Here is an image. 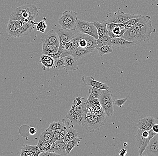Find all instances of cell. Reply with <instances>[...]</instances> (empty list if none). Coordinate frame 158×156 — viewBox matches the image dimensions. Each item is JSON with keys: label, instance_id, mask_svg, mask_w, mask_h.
I'll use <instances>...</instances> for the list:
<instances>
[{"label": "cell", "instance_id": "6da1fadb", "mask_svg": "<svg viewBox=\"0 0 158 156\" xmlns=\"http://www.w3.org/2000/svg\"><path fill=\"white\" fill-rule=\"evenodd\" d=\"M38 11L36 6L31 4H26L16 8L12 12L10 20H23L36 24L35 19L38 15Z\"/></svg>", "mask_w": 158, "mask_h": 156}, {"label": "cell", "instance_id": "7a4b0ae2", "mask_svg": "<svg viewBox=\"0 0 158 156\" xmlns=\"http://www.w3.org/2000/svg\"><path fill=\"white\" fill-rule=\"evenodd\" d=\"M82 98L77 97L73 101L71 109L66 116L74 124L81 125L87 114V104L81 101Z\"/></svg>", "mask_w": 158, "mask_h": 156}, {"label": "cell", "instance_id": "3957f363", "mask_svg": "<svg viewBox=\"0 0 158 156\" xmlns=\"http://www.w3.org/2000/svg\"><path fill=\"white\" fill-rule=\"evenodd\" d=\"M132 27L145 42H149L152 33L156 32L152 25L151 17L148 15H141L139 22Z\"/></svg>", "mask_w": 158, "mask_h": 156}, {"label": "cell", "instance_id": "277c9868", "mask_svg": "<svg viewBox=\"0 0 158 156\" xmlns=\"http://www.w3.org/2000/svg\"><path fill=\"white\" fill-rule=\"evenodd\" d=\"M100 104L104 111L105 114L111 117L114 114V95L111 91L102 90L98 98Z\"/></svg>", "mask_w": 158, "mask_h": 156}, {"label": "cell", "instance_id": "5b68a950", "mask_svg": "<svg viewBox=\"0 0 158 156\" xmlns=\"http://www.w3.org/2000/svg\"><path fill=\"white\" fill-rule=\"evenodd\" d=\"M106 118L104 116H98L94 114H87L81 125L90 132L99 131L102 126L104 125Z\"/></svg>", "mask_w": 158, "mask_h": 156}, {"label": "cell", "instance_id": "8992f818", "mask_svg": "<svg viewBox=\"0 0 158 156\" xmlns=\"http://www.w3.org/2000/svg\"><path fill=\"white\" fill-rule=\"evenodd\" d=\"M78 13L76 11H65L59 19L58 23L62 29L76 30V23L77 20Z\"/></svg>", "mask_w": 158, "mask_h": 156}, {"label": "cell", "instance_id": "52a82bcc", "mask_svg": "<svg viewBox=\"0 0 158 156\" xmlns=\"http://www.w3.org/2000/svg\"><path fill=\"white\" fill-rule=\"evenodd\" d=\"M107 20H106V23H113L117 24H122L129 19L136 18H139L141 15L130 14H126L123 12L117 11L114 13H109L106 15Z\"/></svg>", "mask_w": 158, "mask_h": 156}, {"label": "cell", "instance_id": "ba28073f", "mask_svg": "<svg viewBox=\"0 0 158 156\" xmlns=\"http://www.w3.org/2000/svg\"><path fill=\"white\" fill-rule=\"evenodd\" d=\"M76 30L93 36L96 40L98 39L97 29L93 23L78 19L76 23Z\"/></svg>", "mask_w": 158, "mask_h": 156}, {"label": "cell", "instance_id": "9c48e42d", "mask_svg": "<svg viewBox=\"0 0 158 156\" xmlns=\"http://www.w3.org/2000/svg\"><path fill=\"white\" fill-rule=\"evenodd\" d=\"M142 131L143 130L138 129V133L136 136V143L139 149L138 154L139 156L143 155V152L145 151L147 146L149 145L150 140L156 134L151 129L149 131V137L148 138H145L142 136Z\"/></svg>", "mask_w": 158, "mask_h": 156}, {"label": "cell", "instance_id": "30bf717a", "mask_svg": "<svg viewBox=\"0 0 158 156\" xmlns=\"http://www.w3.org/2000/svg\"><path fill=\"white\" fill-rule=\"evenodd\" d=\"M107 35L113 38L123 37L126 29L123 27L122 24H117L113 23H109L106 24Z\"/></svg>", "mask_w": 158, "mask_h": 156}, {"label": "cell", "instance_id": "8fae6325", "mask_svg": "<svg viewBox=\"0 0 158 156\" xmlns=\"http://www.w3.org/2000/svg\"><path fill=\"white\" fill-rule=\"evenodd\" d=\"M79 32L77 30L69 29H60L58 30L57 34L59 37V46H61L69 40L76 37L78 34Z\"/></svg>", "mask_w": 158, "mask_h": 156}, {"label": "cell", "instance_id": "7c38bea8", "mask_svg": "<svg viewBox=\"0 0 158 156\" xmlns=\"http://www.w3.org/2000/svg\"><path fill=\"white\" fill-rule=\"evenodd\" d=\"M82 81L86 86H89L101 90H109L110 89L109 87L106 85V83L95 80L93 77L83 76L82 77Z\"/></svg>", "mask_w": 158, "mask_h": 156}, {"label": "cell", "instance_id": "4fadbf2b", "mask_svg": "<svg viewBox=\"0 0 158 156\" xmlns=\"http://www.w3.org/2000/svg\"><path fill=\"white\" fill-rule=\"evenodd\" d=\"M21 27L20 21L10 20L7 26V32L10 37L19 38L20 29Z\"/></svg>", "mask_w": 158, "mask_h": 156}, {"label": "cell", "instance_id": "5bb4252c", "mask_svg": "<svg viewBox=\"0 0 158 156\" xmlns=\"http://www.w3.org/2000/svg\"><path fill=\"white\" fill-rule=\"evenodd\" d=\"M122 38L129 42H135L138 44L143 42V39L139 36L138 32L133 28V27L126 29Z\"/></svg>", "mask_w": 158, "mask_h": 156}, {"label": "cell", "instance_id": "9a60e30c", "mask_svg": "<svg viewBox=\"0 0 158 156\" xmlns=\"http://www.w3.org/2000/svg\"><path fill=\"white\" fill-rule=\"evenodd\" d=\"M41 41L45 43H49L55 45L59 48V39L57 32L54 30L49 31L46 34L42 36L41 38Z\"/></svg>", "mask_w": 158, "mask_h": 156}, {"label": "cell", "instance_id": "2e32d148", "mask_svg": "<svg viewBox=\"0 0 158 156\" xmlns=\"http://www.w3.org/2000/svg\"><path fill=\"white\" fill-rule=\"evenodd\" d=\"M156 120L152 116H146L138 121L137 126L138 129L149 131L152 129L153 125L156 124Z\"/></svg>", "mask_w": 158, "mask_h": 156}, {"label": "cell", "instance_id": "e0dca14e", "mask_svg": "<svg viewBox=\"0 0 158 156\" xmlns=\"http://www.w3.org/2000/svg\"><path fill=\"white\" fill-rule=\"evenodd\" d=\"M66 147V144L64 141L57 140L51 144L50 152L55 153L59 156H67Z\"/></svg>", "mask_w": 158, "mask_h": 156}, {"label": "cell", "instance_id": "ac0fdd59", "mask_svg": "<svg viewBox=\"0 0 158 156\" xmlns=\"http://www.w3.org/2000/svg\"><path fill=\"white\" fill-rule=\"evenodd\" d=\"M41 153L37 146L25 145L23 146L21 150V156H38Z\"/></svg>", "mask_w": 158, "mask_h": 156}, {"label": "cell", "instance_id": "d6986e66", "mask_svg": "<svg viewBox=\"0 0 158 156\" xmlns=\"http://www.w3.org/2000/svg\"><path fill=\"white\" fill-rule=\"evenodd\" d=\"M65 70L66 71H76L79 70L77 60L73 56L69 55L64 57Z\"/></svg>", "mask_w": 158, "mask_h": 156}, {"label": "cell", "instance_id": "ffe728a7", "mask_svg": "<svg viewBox=\"0 0 158 156\" xmlns=\"http://www.w3.org/2000/svg\"><path fill=\"white\" fill-rule=\"evenodd\" d=\"M95 49L93 48H82L78 46L73 50L71 56H73L76 60H78L87 56L90 53H92L94 51Z\"/></svg>", "mask_w": 158, "mask_h": 156}, {"label": "cell", "instance_id": "44dd1931", "mask_svg": "<svg viewBox=\"0 0 158 156\" xmlns=\"http://www.w3.org/2000/svg\"><path fill=\"white\" fill-rule=\"evenodd\" d=\"M136 45L137 44L135 42H129L122 37L113 38L111 40V45L119 48H128Z\"/></svg>", "mask_w": 158, "mask_h": 156}, {"label": "cell", "instance_id": "7402d4cb", "mask_svg": "<svg viewBox=\"0 0 158 156\" xmlns=\"http://www.w3.org/2000/svg\"><path fill=\"white\" fill-rule=\"evenodd\" d=\"M20 21L21 27L19 31V37L28 35L32 31L34 24L31 23L27 22L23 20H21Z\"/></svg>", "mask_w": 158, "mask_h": 156}, {"label": "cell", "instance_id": "603a6c76", "mask_svg": "<svg viewBox=\"0 0 158 156\" xmlns=\"http://www.w3.org/2000/svg\"><path fill=\"white\" fill-rule=\"evenodd\" d=\"M54 133L53 131L47 128L44 132H42L39 139L45 142H49L51 144L55 141L54 137Z\"/></svg>", "mask_w": 158, "mask_h": 156}, {"label": "cell", "instance_id": "cb8c5ba5", "mask_svg": "<svg viewBox=\"0 0 158 156\" xmlns=\"http://www.w3.org/2000/svg\"><path fill=\"white\" fill-rule=\"evenodd\" d=\"M82 138H79L78 136L74 138L67 143L66 145V150L67 155H69L74 147H79L80 141L82 140Z\"/></svg>", "mask_w": 158, "mask_h": 156}, {"label": "cell", "instance_id": "d4e9b609", "mask_svg": "<svg viewBox=\"0 0 158 156\" xmlns=\"http://www.w3.org/2000/svg\"><path fill=\"white\" fill-rule=\"evenodd\" d=\"M102 90L99 89L95 88H91L89 90V92L90 93V95L89 96L88 99L87 100V102L91 101L94 99H98Z\"/></svg>", "mask_w": 158, "mask_h": 156}, {"label": "cell", "instance_id": "484cf974", "mask_svg": "<svg viewBox=\"0 0 158 156\" xmlns=\"http://www.w3.org/2000/svg\"><path fill=\"white\" fill-rule=\"evenodd\" d=\"M78 136V132L76 130L70 127L64 137V142L67 145V143Z\"/></svg>", "mask_w": 158, "mask_h": 156}, {"label": "cell", "instance_id": "4316f807", "mask_svg": "<svg viewBox=\"0 0 158 156\" xmlns=\"http://www.w3.org/2000/svg\"><path fill=\"white\" fill-rule=\"evenodd\" d=\"M111 40H112V38L110 37L108 35L105 36L102 38H98L97 40L96 49L105 45H111Z\"/></svg>", "mask_w": 158, "mask_h": 156}, {"label": "cell", "instance_id": "83f0119b", "mask_svg": "<svg viewBox=\"0 0 158 156\" xmlns=\"http://www.w3.org/2000/svg\"><path fill=\"white\" fill-rule=\"evenodd\" d=\"M83 37L85 39L87 43V48L96 49L97 40L93 36L88 34L83 33Z\"/></svg>", "mask_w": 158, "mask_h": 156}, {"label": "cell", "instance_id": "f1b7e54d", "mask_svg": "<svg viewBox=\"0 0 158 156\" xmlns=\"http://www.w3.org/2000/svg\"><path fill=\"white\" fill-rule=\"evenodd\" d=\"M37 147L39 148L40 150L41 153L42 152H50V146L51 144L48 142H45L39 139L38 144L37 145Z\"/></svg>", "mask_w": 158, "mask_h": 156}, {"label": "cell", "instance_id": "f546056e", "mask_svg": "<svg viewBox=\"0 0 158 156\" xmlns=\"http://www.w3.org/2000/svg\"><path fill=\"white\" fill-rule=\"evenodd\" d=\"M99 54L101 56H102L105 54L112 53L113 51L112 46L110 45H105L101 47L97 48Z\"/></svg>", "mask_w": 158, "mask_h": 156}, {"label": "cell", "instance_id": "4dcf8cb0", "mask_svg": "<svg viewBox=\"0 0 158 156\" xmlns=\"http://www.w3.org/2000/svg\"><path fill=\"white\" fill-rule=\"evenodd\" d=\"M148 156H158V150L154 145L149 143L145 150Z\"/></svg>", "mask_w": 158, "mask_h": 156}, {"label": "cell", "instance_id": "1f68e13d", "mask_svg": "<svg viewBox=\"0 0 158 156\" xmlns=\"http://www.w3.org/2000/svg\"><path fill=\"white\" fill-rule=\"evenodd\" d=\"M94 25L97 29V32H107V28H106V20L102 21V22H95L93 23Z\"/></svg>", "mask_w": 158, "mask_h": 156}, {"label": "cell", "instance_id": "d6a6232c", "mask_svg": "<svg viewBox=\"0 0 158 156\" xmlns=\"http://www.w3.org/2000/svg\"><path fill=\"white\" fill-rule=\"evenodd\" d=\"M54 60L55 69L58 70H65V62L64 57L60 58Z\"/></svg>", "mask_w": 158, "mask_h": 156}, {"label": "cell", "instance_id": "836d02e7", "mask_svg": "<svg viewBox=\"0 0 158 156\" xmlns=\"http://www.w3.org/2000/svg\"><path fill=\"white\" fill-rule=\"evenodd\" d=\"M140 19V17L131 19L128 20V21L122 23V25L125 29H127L129 28V27H131L133 26V25L136 24L137 23L139 22Z\"/></svg>", "mask_w": 158, "mask_h": 156}, {"label": "cell", "instance_id": "e575fe53", "mask_svg": "<svg viewBox=\"0 0 158 156\" xmlns=\"http://www.w3.org/2000/svg\"><path fill=\"white\" fill-rule=\"evenodd\" d=\"M58 49H59L58 47H56L52 44L45 43V42L42 43V50H49L54 51V52H58Z\"/></svg>", "mask_w": 158, "mask_h": 156}, {"label": "cell", "instance_id": "d590c367", "mask_svg": "<svg viewBox=\"0 0 158 156\" xmlns=\"http://www.w3.org/2000/svg\"><path fill=\"white\" fill-rule=\"evenodd\" d=\"M36 24H37V27H36L37 31L40 32L42 33H44L47 27L45 22L44 21H41Z\"/></svg>", "mask_w": 158, "mask_h": 156}, {"label": "cell", "instance_id": "8d00e7d4", "mask_svg": "<svg viewBox=\"0 0 158 156\" xmlns=\"http://www.w3.org/2000/svg\"><path fill=\"white\" fill-rule=\"evenodd\" d=\"M44 70H45V69H47L48 70L54 68L55 69V66H54V59L51 58L49 61H47L46 64H45L44 67H43Z\"/></svg>", "mask_w": 158, "mask_h": 156}, {"label": "cell", "instance_id": "74e56055", "mask_svg": "<svg viewBox=\"0 0 158 156\" xmlns=\"http://www.w3.org/2000/svg\"><path fill=\"white\" fill-rule=\"evenodd\" d=\"M79 46L82 48H87V43L86 40L83 37V33L81 34V38L79 40Z\"/></svg>", "mask_w": 158, "mask_h": 156}, {"label": "cell", "instance_id": "f35d334b", "mask_svg": "<svg viewBox=\"0 0 158 156\" xmlns=\"http://www.w3.org/2000/svg\"><path fill=\"white\" fill-rule=\"evenodd\" d=\"M127 99H128L127 98H125L123 99H116V100L114 101V103L116 106L121 108L126 102Z\"/></svg>", "mask_w": 158, "mask_h": 156}, {"label": "cell", "instance_id": "ab89813d", "mask_svg": "<svg viewBox=\"0 0 158 156\" xmlns=\"http://www.w3.org/2000/svg\"><path fill=\"white\" fill-rule=\"evenodd\" d=\"M51 58V57L50 56L42 54L40 56V62L42 64L43 67H44L45 64L47 63V61H49Z\"/></svg>", "mask_w": 158, "mask_h": 156}, {"label": "cell", "instance_id": "60d3db41", "mask_svg": "<svg viewBox=\"0 0 158 156\" xmlns=\"http://www.w3.org/2000/svg\"><path fill=\"white\" fill-rule=\"evenodd\" d=\"M149 143L154 145L158 150V134H156L154 137H152L150 140Z\"/></svg>", "mask_w": 158, "mask_h": 156}, {"label": "cell", "instance_id": "b9f144b4", "mask_svg": "<svg viewBox=\"0 0 158 156\" xmlns=\"http://www.w3.org/2000/svg\"><path fill=\"white\" fill-rule=\"evenodd\" d=\"M39 156H59L57 154L55 153H53V152H49V151H47V152H42L40 153L39 155Z\"/></svg>", "mask_w": 158, "mask_h": 156}, {"label": "cell", "instance_id": "7bdbcfd3", "mask_svg": "<svg viewBox=\"0 0 158 156\" xmlns=\"http://www.w3.org/2000/svg\"><path fill=\"white\" fill-rule=\"evenodd\" d=\"M48 129L54 132L57 129V122H53L49 125Z\"/></svg>", "mask_w": 158, "mask_h": 156}, {"label": "cell", "instance_id": "ee69618b", "mask_svg": "<svg viewBox=\"0 0 158 156\" xmlns=\"http://www.w3.org/2000/svg\"><path fill=\"white\" fill-rule=\"evenodd\" d=\"M50 57L54 60H56L61 58V55L58 52H53L50 56Z\"/></svg>", "mask_w": 158, "mask_h": 156}, {"label": "cell", "instance_id": "f6af8a7d", "mask_svg": "<svg viewBox=\"0 0 158 156\" xmlns=\"http://www.w3.org/2000/svg\"><path fill=\"white\" fill-rule=\"evenodd\" d=\"M36 131H37V130H36V128L35 127H30L29 129V134L31 135V136L35 135L36 134Z\"/></svg>", "mask_w": 158, "mask_h": 156}, {"label": "cell", "instance_id": "bcb514c9", "mask_svg": "<svg viewBox=\"0 0 158 156\" xmlns=\"http://www.w3.org/2000/svg\"><path fill=\"white\" fill-rule=\"evenodd\" d=\"M98 35V38H102L104 37L105 36L107 35V32H97Z\"/></svg>", "mask_w": 158, "mask_h": 156}, {"label": "cell", "instance_id": "7dc6e473", "mask_svg": "<svg viewBox=\"0 0 158 156\" xmlns=\"http://www.w3.org/2000/svg\"><path fill=\"white\" fill-rule=\"evenodd\" d=\"M127 151L126 149H122L119 152V155L120 156H125L127 154Z\"/></svg>", "mask_w": 158, "mask_h": 156}, {"label": "cell", "instance_id": "c3c4849f", "mask_svg": "<svg viewBox=\"0 0 158 156\" xmlns=\"http://www.w3.org/2000/svg\"><path fill=\"white\" fill-rule=\"evenodd\" d=\"M152 129L156 134H158V124H154Z\"/></svg>", "mask_w": 158, "mask_h": 156}]
</instances>
